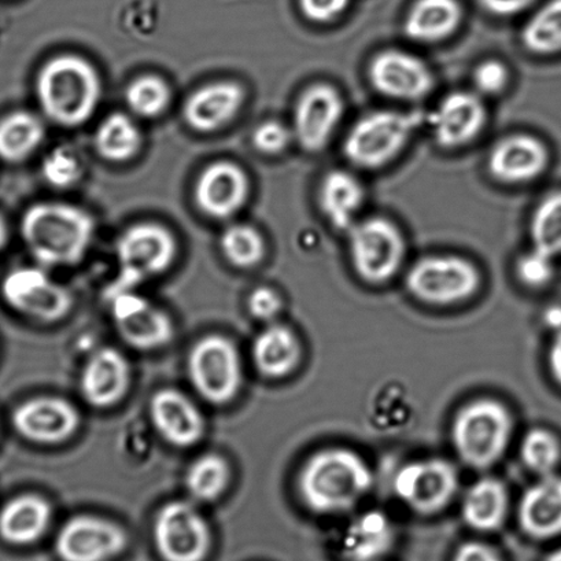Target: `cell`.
I'll list each match as a JSON object with an SVG mask.
<instances>
[{
	"label": "cell",
	"mask_w": 561,
	"mask_h": 561,
	"mask_svg": "<svg viewBox=\"0 0 561 561\" xmlns=\"http://www.w3.org/2000/svg\"><path fill=\"white\" fill-rule=\"evenodd\" d=\"M220 249L228 263L241 270L253 268L265 257L264 237L248 225L228 227L220 238Z\"/></svg>",
	"instance_id": "d590c367"
},
{
	"label": "cell",
	"mask_w": 561,
	"mask_h": 561,
	"mask_svg": "<svg viewBox=\"0 0 561 561\" xmlns=\"http://www.w3.org/2000/svg\"><path fill=\"white\" fill-rule=\"evenodd\" d=\"M178 242L158 222H139L125 230L116 243L118 272L106 287L105 299L135 291L152 277L165 274L176 259Z\"/></svg>",
	"instance_id": "277c9868"
},
{
	"label": "cell",
	"mask_w": 561,
	"mask_h": 561,
	"mask_svg": "<svg viewBox=\"0 0 561 561\" xmlns=\"http://www.w3.org/2000/svg\"><path fill=\"white\" fill-rule=\"evenodd\" d=\"M129 385L128 359L113 347H103L92 354L80 378L83 399L95 408L116 405L127 394Z\"/></svg>",
	"instance_id": "603a6c76"
},
{
	"label": "cell",
	"mask_w": 561,
	"mask_h": 561,
	"mask_svg": "<svg viewBox=\"0 0 561 561\" xmlns=\"http://www.w3.org/2000/svg\"><path fill=\"white\" fill-rule=\"evenodd\" d=\"M549 368L553 378L561 385V331L556 335L549 351Z\"/></svg>",
	"instance_id": "7dc6e473"
},
{
	"label": "cell",
	"mask_w": 561,
	"mask_h": 561,
	"mask_svg": "<svg viewBox=\"0 0 561 561\" xmlns=\"http://www.w3.org/2000/svg\"><path fill=\"white\" fill-rule=\"evenodd\" d=\"M128 536L116 523L96 516H75L56 539L62 561H108L127 548Z\"/></svg>",
	"instance_id": "9a60e30c"
},
{
	"label": "cell",
	"mask_w": 561,
	"mask_h": 561,
	"mask_svg": "<svg viewBox=\"0 0 561 561\" xmlns=\"http://www.w3.org/2000/svg\"><path fill=\"white\" fill-rule=\"evenodd\" d=\"M150 417L158 434L176 448H192L206 432L203 413L178 390L157 391L150 401Z\"/></svg>",
	"instance_id": "44dd1931"
},
{
	"label": "cell",
	"mask_w": 561,
	"mask_h": 561,
	"mask_svg": "<svg viewBox=\"0 0 561 561\" xmlns=\"http://www.w3.org/2000/svg\"><path fill=\"white\" fill-rule=\"evenodd\" d=\"M454 561H500V559L488 545L468 542L457 550Z\"/></svg>",
	"instance_id": "bcb514c9"
},
{
	"label": "cell",
	"mask_w": 561,
	"mask_h": 561,
	"mask_svg": "<svg viewBox=\"0 0 561 561\" xmlns=\"http://www.w3.org/2000/svg\"><path fill=\"white\" fill-rule=\"evenodd\" d=\"M396 531L383 512L368 511L347 527L343 554L348 561H375L393 547Z\"/></svg>",
	"instance_id": "83f0119b"
},
{
	"label": "cell",
	"mask_w": 561,
	"mask_h": 561,
	"mask_svg": "<svg viewBox=\"0 0 561 561\" xmlns=\"http://www.w3.org/2000/svg\"><path fill=\"white\" fill-rule=\"evenodd\" d=\"M345 114V101L334 85L318 83L299 95L294 108V138L308 152L329 146Z\"/></svg>",
	"instance_id": "5bb4252c"
},
{
	"label": "cell",
	"mask_w": 561,
	"mask_h": 561,
	"mask_svg": "<svg viewBox=\"0 0 561 561\" xmlns=\"http://www.w3.org/2000/svg\"><path fill=\"white\" fill-rule=\"evenodd\" d=\"M424 122L422 113L378 111L365 114L348 130L343 154L354 167L368 171L389 165L405 150Z\"/></svg>",
	"instance_id": "8992f818"
},
{
	"label": "cell",
	"mask_w": 561,
	"mask_h": 561,
	"mask_svg": "<svg viewBox=\"0 0 561 561\" xmlns=\"http://www.w3.org/2000/svg\"><path fill=\"white\" fill-rule=\"evenodd\" d=\"M9 239V231L7 221H4L3 217L0 216V250H2L4 247H7Z\"/></svg>",
	"instance_id": "681fc988"
},
{
	"label": "cell",
	"mask_w": 561,
	"mask_h": 561,
	"mask_svg": "<svg viewBox=\"0 0 561 561\" xmlns=\"http://www.w3.org/2000/svg\"><path fill=\"white\" fill-rule=\"evenodd\" d=\"M154 543L163 561H204L210 550V528L192 503L172 501L158 512Z\"/></svg>",
	"instance_id": "30bf717a"
},
{
	"label": "cell",
	"mask_w": 561,
	"mask_h": 561,
	"mask_svg": "<svg viewBox=\"0 0 561 561\" xmlns=\"http://www.w3.org/2000/svg\"><path fill=\"white\" fill-rule=\"evenodd\" d=\"M171 100V89L160 76H139L130 81L125 90V102L129 111L144 118L161 116L165 113Z\"/></svg>",
	"instance_id": "8d00e7d4"
},
{
	"label": "cell",
	"mask_w": 561,
	"mask_h": 561,
	"mask_svg": "<svg viewBox=\"0 0 561 561\" xmlns=\"http://www.w3.org/2000/svg\"><path fill=\"white\" fill-rule=\"evenodd\" d=\"M536 0H479L481 7L488 13L497 15V18H512L520 14L533 7Z\"/></svg>",
	"instance_id": "f6af8a7d"
},
{
	"label": "cell",
	"mask_w": 561,
	"mask_h": 561,
	"mask_svg": "<svg viewBox=\"0 0 561 561\" xmlns=\"http://www.w3.org/2000/svg\"><path fill=\"white\" fill-rule=\"evenodd\" d=\"M249 312L259 320L275 319L282 310V298L274 288L259 287L250 294L248 301Z\"/></svg>",
	"instance_id": "ee69618b"
},
{
	"label": "cell",
	"mask_w": 561,
	"mask_h": 561,
	"mask_svg": "<svg viewBox=\"0 0 561 561\" xmlns=\"http://www.w3.org/2000/svg\"><path fill=\"white\" fill-rule=\"evenodd\" d=\"M348 233L353 270L369 285H383L399 274L404 264L407 242L399 226L386 217L357 221Z\"/></svg>",
	"instance_id": "52a82bcc"
},
{
	"label": "cell",
	"mask_w": 561,
	"mask_h": 561,
	"mask_svg": "<svg viewBox=\"0 0 561 561\" xmlns=\"http://www.w3.org/2000/svg\"><path fill=\"white\" fill-rule=\"evenodd\" d=\"M45 125L30 112H14L0 119V158L21 162L39 149L45 140Z\"/></svg>",
	"instance_id": "4dcf8cb0"
},
{
	"label": "cell",
	"mask_w": 561,
	"mask_h": 561,
	"mask_svg": "<svg viewBox=\"0 0 561 561\" xmlns=\"http://www.w3.org/2000/svg\"><path fill=\"white\" fill-rule=\"evenodd\" d=\"M520 456L528 470L539 476H550L559 465L561 456L559 440L548 430L533 428L523 438Z\"/></svg>",
	"instance_id": "74e56055"
},
{
	"label": "cell",
	"mask_w": 561,
	"mask_h": 561,
	"mask_svg": "<svg viewBox=\"0 0 561 561\" xmlns=\"http://www.w3.org/2000/svg\"><path fill=\"white\" fill-rule=\"evenodd\" d=\"M352 0H299L304 18L314 24H330L341 18Z\"/></svg>",
	"instance_id": "7bdbcfd3"
},
{
	"label": "cell",
	"mask_w": 561,
	"mask_h": 561,
	"mask_svg": "<svg viewBox=\"0 0 561 561\" xmlns=\"http://www.w3.org/2000/svg\"><path fill=\"white\" fill-rule=\"evenodd\" d=\"M373 484V471L367 461L356 451L343 448L324 449L310 456L298 477L304 504L320 515L351 511Z\"/></svg>",
	"instance_id": "6da1fadb"
},
{
	"label": "cell",
	"mask_w": 561,
	"mask_h": 561,
	"mask_svg": "<svg viewBox=\"0 0 561 561\" xmlns=\"http://www.w3.org/2000/svg\"><path fill=\"white\" fill-rule=\"evenodd\" d=\"M250 195V180L247 172L236 162L210 163L195 183V205L205 216L226 220L236 216L247 205Z\"/></svg>",
	"instance_id": "ac0fdd59"
},
{
	"label": "cell",
	"mask_w": 561,
	"mask_h": 561,
	"mask_svg": "<svg viewBox=\"0 0 561 561\" xmlns=\"http://www.w3.org/2000/svg\"><path fill=\"white\" fill-rule=\"evenodd\" d=\"M51 505L36 494L9 501L0 511V537L13 545H31L45 536L51 522Z\"/></svg>",
	"instance_id": "4316f807"
},
{
	"label": "cell",
	"mask_w": 561,
	"mask_h": 561,
	"mask_svg": "<svg viewBox=\"0 0 561 561\" xmlns=\"http://www.w3.org/2000/svg\"><path fill=\"white\" fill-rule=\"evenodd\" d=\"M522 530L536 539L561 534V478L545 476L522 495L519 504Z\"/></svg>",
	"instance_id": "cb8c5ba5"
},
{
	"label": "cell",
	"mask_w": 561,
	"mask_h": 561,
	"mask_svg": "<svg viewBox=\"0 0 561 561\" xmlns=\"http://www.w3.org/2000/svg\"><path fill=\"white\" fill-rule=\"evenodd\" d=\"M368 80L380 95L402 102L422 101L432 94L435 85L432 69L423 59L396 48L370 59Z\"/></svg>",
	"instance_id": "4fadbf2b"
},
{
	"label": "cell",
	"mask_w": 561,
	"mask_h": 561,
	"mask_svg": "<svg viewBox=\"0 0 561 561\" xmlns=\"http://www.w3.org/2000/svg\"><path fill=\"white\" fill-rule=\"evenodd\" d=\"M405 283L408 291L419 301L454 305L479 290L481 274L471 261L459 255H427L411 266Z\"/></svg>",
	"instance_id": "ba28073f"
},
{
	"label": "cell",
	"mask_w": 561,
	"mask_h": 561,
	"mask_svg": "<svg viewBox=\"0 0 561 561\" xmlns=\"http://www.w3.org/2000/svg\"><path fill=\"white\" fill-rule=\"evenodd\" d=\"M37 101L53 123L76 128L94 116L102 81L94 65L75 54L48 59L36 79Z\"/></svg>",
	"instance_id": "3957f363"
},
{
	"label": "cell",
	"mask_w": 561,
	"mask_h": 561,
	"mask_svg": "<svg viewBox=\"0 0 561 561\" xmlns=\"http://www.w3.org/2000/svg\"><path fill=\"white\" fill-rule=\"evenodd\" d=\"M293 129L277 119L261 123L253 133L254 149L265 156H279L290 146Z\"/></svg>",
	"instance_id": "ab89813d"
},
{
	"label": "cell",
	"mask_w": 561,
	"mask_h": 561,
	"mask_svg": "<svg viewBox=\"0 0 561 561\" xmlns=\"http://www.w3.org/2000/svg\"><path fill=\"white\" fill-rule=\"evenodd\" d=\"M472 81L479 94L500 95L508 87L510 70L499 59H486L473 70Z\"/></svg>",
	"instance_id": "b9f144b4"
},
{
	"label": "cell",
	"mask_w": 561,
	"mask_h": 561,
	"mask_svg": "<svg viewBox=\"0 0 561 561\" xmlns=\"http://www.w3.org/2000/svg\"><path fill=\"white\" fill-rule=\"evenodd\" d=\"M459 484V472L450 461L427 459L401 467L394 479V492L416 514L434 515L451 503Z\"/></svg>",
	"instance_id": "7c38bea8"
},
{
	"label": "cell",
	"mask_w": 561,
	"mask_h": 561,
	"mask_svg": "<svg viewBox=\"0 0 561 561\" xmlns=\"http://www.w3.org/2000/svg\"><path fill=\"white\" fill-rule=\"evenodd\" d=\"M0 293L15 312L46 323L64 319L73 307L72 293L36 266L9 272Z\"/></svg>",
	"instance_id": "8fae6325"
},
{
	"label": "cell",
	"mask_w": 561,
	"mask_h": 561,
	"mask_svg": "<svg viewBox=\"0 0 561 561\" xmlns=\"http://www.w3.org/2000/svg\"><path fill=\"white\" fill-rule=\"evenodd\" d=\"M486 119L488 112L481 96L476 92L454 91L438 102L426 123L438 146L460 149L482 134Z\"/></svg>",
	"instance_id": "e0dca14e"
},
{
	"label": "cell",
	"mask_w": 561,
	"mask_h": 561,
	"mask_svg": "<svg viewBox=\"0 0 561 561\" xmlns=\"http://www.w3.org/2000/svg\"><path fill=\"white\" fill-rule=\"evenodd\" d=\"M113 323L118 335L138 351H156L171 343L174 327L162 309L135 291L111 299Z\"/></svg>",
	"instance_id": "2e32d148"
},
{
	"label": "cell",
	"mask_w": 561,
	"mask_h": 561,
	"mask_svg": "<svg viewBox=\"0 0 561 561\" xmlns=\"http://www.w3.org/2000/svg\"><path fill=\"white\" fill-rule=\"evenodd\" d=\"M244 90L236 81H216L194 91L183 107L184 122L199 134H214L238 116Z\"/></svg>",
	"instance_id": "7402d4cb"
},
{
	"label": "cell",
	"mask_w": 561,
	"mask_h": 561,
	"mask_svg": "<svg viewBox=\"0 0 561 561\" xmlns=\"http://www.w3.org/2000/svg\"><path fill=\"white\" fill-rule=\"evenodd\" d=\"M144 138L134 119L124 113H113L101 123L95 134V149L103 160L123 163L133 160L141 149Z\"/></svg>",
	"instance_id": "1f68e13d"
},
{
	"label": "cell",
	"mask_w": 561,
	"mask_h": 561,
	"mask_svg": "<svg viewBox=\"0 0 561 561\" xmlns=\"http://www.w3.org/2000/svg\"><path fill=\"white\" fill-rule=\"evenodd\" d=\"M459 0H416L404 21L408 39L434 45L449 39L462 23Z\"/></svg>",
	"instance_id": "484cf974"
},
{
	"label": "cell",
	"mask_w": 561,
	"mask_h": 561,
	"mask_svg": "<svg viewBox=\"0 0 561 561\" xmlns=\"http://www.w3.org/2000/svg\"><path fill=\"white\" fill-rule=\"evenodd\" d=\"M508 492L495 478H482L467 490L462 500V517L478 531H495L508 514Z\"/></svg>",
	"instance_id": "f546056e"
},
{
	"label": "cell",
	"mask_w": 561,
	"mask_h": 561,
	"mask_svg": "<svg viewBox=\"0 0 561 561\" xmlns=\"http://www.w3.org/2000/svg\"><path fill=\"white\" fill-rule=\"evenodd\" d=\"M80 415L67 400L37 397L13 413V426L21 437L36 444H59L78 432Z\"/></svg>",
	"instance_id": "d6986e66"
},
{
	"label": "cell",
	"mask_w": 561,
	"mask_h": 561,
	"mask_svg": "<svg viewBox=\"0 0 561 561\" xmlns=\"http://www.w3.org/2000/svg\"><path fill=\"white\" fill-rule=\"evenodd\" d=\"M95 219L72 204L31 206L21 221L24 242L43 266H75L84 260L94 239Z\"/></svg>",
	"instance_id": "7a4b0ae2"
},
{
	"label": "cell",
	"mask_w": 561,
	"mask_h": 561,
	"mask_svg": "<svg viewBox=\"0 0 561 561\" xmlns=\"http://www.w3.org/2000/svg\"><path fill=\"white\" fill-rule=\"evenodd\" d=\"M514 428L508 408L497 400L468 402L456 413L451 440L460 459L476 470H488L504 456Z\"/></svg>",
	"instance_id": "5b68a950"
},
{
	"label": "cell",
	"mask_w": 561,
	"mask_h": 561,
	"mask_svg": "<svg viewBox=\"0 0 561 561\" xmlns=\"http://www.w3.org/2000/svg\"><path fill=\"white\" fill-rule=\"evenodd\" d=\"M522 43L536 56L561 51V0H549L531 15L522 31Z\"/></svg>",
	"instance_id": "d6a6232c"
},
{
	"label": "cell",
	"mask_w": 561,
	"mask_h": 561,
	"mask_svg": "<svg viewBox=\"0 0 561 561\" xmlns=\"http://www.w3.org/2000/svg\"><path fill=\"white\" fill-rule=\"evenodd\" d=\"M547 561H561V549L556 550L554 553L550 554Z\"/></svg>",
	"instance_id": "f907efd6"
},
{
	"label": "cell",
	"mask_w": 561,
	"mask_h": 561,
	"mask_svg": "<svg viewBox=\"0 0 561 561\" xmlns=\"http://www.w3.org/2000/svg\"><path fill=\"white\" fill-rule=\"evenodd\" d=\"M187 367L194 389L210 404H228L241 390V358L225 336L209 335L195 343Z\"/></svg>",
	"instance_id": "9c48e42d"
},
{
	"label": "cell",
	"mask_w": 561,
	"mask_h": 561,
	"mask_svg": "<svg viewBox=\"0 0 561 561\" xmlns=\"http://www.w3.org/2000/svg\"><path fill=\"white\" fill-rule=\"evenodd\" d=\"M545 323H547L550 329L558 330V332L561 331V308H549L547 313H545Z\"/></svg>",
	"instance_id": "c3c4849f"
},
{
	"label": "cell",
	"mask_w": 561,
	"mask_h": 561,
	"mask_svg": "<svg viewBox=\"0 0 561 561\" xmlns=\"http://www.w3.org/2000/svg\"><path fill=\"white\" fill-rule=\"evenodd\" d=\"M516 276L527 287L548 285L553 276V260L530 249L517 260Z\"/></svg>",
	"instance_id": "60d3db41"
},
{
	"label": "cell",
	"mask_w": 561,
	"mask_h": 561,
	"mask_svg": "<svg viewBox=\"0 0 561 561\" xmlns=\"http://www.w3.org/2000/svg\"><path fill=\"white\" fill-rule=\"evenodd\" d=\"M230 479V466L221 456L205 455L190 466L185 488L195 501L211 503L225 493Z\"/></svg>",
	"instance_id": "836d02e7"
},
{
	"label": "cell",
	"mask_w": 561,
	"mask_h": 561,
	"mask_svg": "<svg viewBox=\"0 0 561 561\" xmlns=\"http://www.w3.org/2000/svg\"><path fill=\"white\" fill-rule=\"evenodd\" d=\"M255 368L266 378H285L297 368L301 345L288 327L274 324L255 337L253 343Z\"/></svg>",
	"instance_id": "f1b7e54d"
},
{
	"label": "cell",
	"mask_w": 561,
	"mask_h": 561,
	"mask_svg": "<svg viewBox=\"0 0 561 561\" xmlns=\"http://www.w3.org/2000/svg\"><path fill=\"white\" fill-rule=\"evenodd\" d=\"M42 174L54 188H69L79 182L83 174V167L75 152L59 147L45 158Z\"/></svg>",
	"instance_id": "f35d334b"
},
{
	"label": "cell",
	"mask_w": 561,
	"mask_h": 561,
	"mask_svg": "<svg viewBox=\"0 0 561 561\" xmlns=\"http://www.w3.org/2000/svg\"><path fill=\"white\" fill-rule=\"evenodd\" d=\"M531 249L554 260L561 254V192L547 195L530 221Z\"/></svg>",
	"instance_id": "e575fe53"
},
{
	"label": "cell",
	"mask_w": 561,
	"mask_h": 561,
	"mask_svg": "<svg viewBox=\"0 0 561 561\" xmlns=\"http://www.w3.org/2000/svg\"><path fill=\"white\" fill-rule=\"evenodd\" d=\"M365 203V188L356 174L334 169L321 179L319 187L320 211L337 231L347 232L356 225Z\"/></svg>",
	"instance_id": "d4e9b609"
},
{
	"label": "cell",
	"mask_w": 561,
	"mask_h": 561,
	"mask_svg": "<svg viewBox=\"0 0 561 561\" xmlns=\"http://www.w3.org/2000/svg\"><path fill=\"white\" fill-rule=\"evenodd\" d=\"M549 151L530 134H512L495 141L488 157L490 174L504 184H526L547 171Z\"/></svg>",
	"instance_id": "ffe728a7"
}]
</instances>
